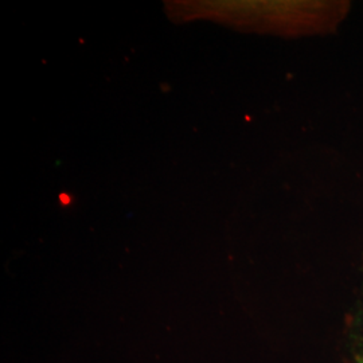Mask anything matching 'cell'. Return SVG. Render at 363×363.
Returning <instances> with one entry per match:
<instances>
[{
  "instance_id": "1",
  "label": "cell",
  "mask_w": 363,
  "mask_h": 363,
  "mask_svg": "<svg viewBox=\"0 0 363 363\" xmlns=\"http://www.w3.org/2000/svg\"><path fill=\"white\" fill-rule=\"evenodd\" d=\"M58 199H60L61 206H64V208H67V206H70L73 203V196L67 194V193H61L60 196H58Z\"/></svg>"
}]
</instances>
